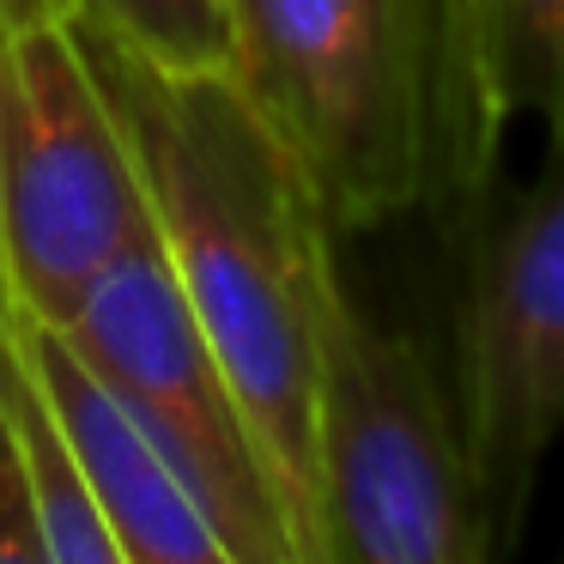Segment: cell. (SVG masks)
<instances>
[{"instance_id": "cell-1", "label": "cell", "mask_w": 564, "mask_h": 564, "mask_svg": "<svg viewBox=\"0 0 564 564\" xmlns=\"http://www.w3.org/2000/svg\"><path fill=\"white\" fill-rule=\"evenodd\" d=\"M128 128L171 273L268 455L297 546H322V358L316 261L328 219L237 79H164L67 7Z\"/></svg>"}, {"instance_id": "cell-6", "label": "cell", "mask_w": 564, "mask_h": 564, "mask_svg": "<svg viewBox=\"0 0 564 564\" xmlns=\"http://www.w3.org/2000/svg\"><path fill=\"white\" fill-rule=\"evenodd\" d=\"M455 425L498 546H516L564 431V171L479 237L455 310Z\"/></svg>"}, {"instance_id": "cell-5", "label": "cell", "mask_w": 564, "mask_h": 564, "mask_svg": "<svg viewBox=\"0 0 564 564\" xmlns=\"http://www.w3.org/2000/svg\"><path fill=\"white\" fill-rule=\"evenodd\" d=\"M62 340L110 382L152 449L207 503L243 564H310L268 455L188 310L159 231L140 237L62 322Z\"/></svg>"}, {"instance_id": "cell-2", "label": "cell", "mask_w": 564, "mask_h": 564, "mask_svg": "<svg viewBox=\"0 0 564 564\" xmlns=\"http://www.w3.org/2000/svg\"><path fill=\"white\" fill-rule=\"evenodd\" d=\"M237 91L334 237L474 195L498 164L474 0H231Z\"/></svg>"}, {"instance_id": "cell-11", "label": "cell", "mask_w": 564, "mask_h": 564, "mask_svg": "<svg viewBox=\"0 0 564 564\" xmlns=\"http://www.w3.org/2000/svg\"><path fill=\"white\" fill-rule=\"evenodd\" d=\"M0 564H55L50 534H43L25 431H19V413L7 401V382H0Z\"/></svg>"}, {"instance_id": "cell-8", "label": "cell", "mask_w": 564, "mask_h": 564, "mask_svg": "<svg viewBox=\"0 0 564 564\" xmlns=\"http://www.w3.org/2000/svg\"><path fill=\"white\" fill-rule=\"evenodd\" d=\"M0 382L7 401L19 413L25 431V455H31V479H37V503H43V534H50V558L55 564H128L122 540H116L110 516H104L91 479L79 474L74 449H67L62 425H55L50 401H43L37 377H31L25 352H19L7 310H0Z\"/></svg>"}, {"instance_id": "cell-9", "label": "cell", "mask_w": 564, "mask_h": 564, "mask_svg": "<svg viewBox=\"0 0 564 564\" xmlns=\"http://www.w3.org/2000/svg\"><path fill=\"white\" fill-rule=\"evenodd\" d=\"M164 79H237L231 0H62Z\"/></svg>"}, {"instance_id": "cell-4", "label": "cell", "mask_w": 564, "mask_h": 564, "mask_svg": "<svg viewBox=\"0 0 564 564\" xmlns=\"http://www.w3.org/2000/svg\"><path fill=\"white\" fill-rule=\"evenodd\" d=\"M128 128L62 0H19L0 62V273L7 310L62 328L152 237Z\"/></svg>"}, {"instance_id": "cell-10", "label": "cell", "mask_w": 564, "mask_h": 564, "mask_svg": "<svg viewBox=\"0 0 564 564\" xmlns=\"http://www.w3.org/2000/svg\"><path fill=\"white\" fill-rule=\"evenodd\" d=\"M503 128L540 116L564 147V0H474Z\"/></svg>"}, {"instance_id": "cell-7", "label": "cell", "mask_w": 564, "mask_h": 564, "mask_svg": "<svg viewBox=\"0 0 564 564\" xmlns=\"http://www.w3.org/2000/svg\"><path fill=\"white\" fill-rule=\"evenodd\" d=\"M7 328L62 425L79 474L98 491L128 564H243L207 516V503L176 479V467L152 449V437L110 394V382L62 340V328L31 322L19 310H7Z\"/></svg>"}, {"instance_id": "cell-3", "label": "cell", "mask_w": 564, "mask_h": 564, "mask_svg": "<svg viewBox=\"0 0 564 564\" xmlns=\"http://www.w3.org/2000/svg\"><path fill=\"white\" fill-rule=\"evenodd\" d=\"M334 243L316 261L328 564H491L498 540L467 474L455 401L425 352L358 304Z\"/></svg>"}, {"instance_id": "cell-12", "label": "cell", "mask_w": 564, "mask_h": 564, "mask_svg": "<svg viewBox=\"0 0 564 564\" xmlns=\"http://www.w3.org/2000/svg\"><path fill=\"white\" fill-rule=\"evenodd\" d=\"M19 0H0V62H7V31H13ZM0 310H7V273H0Z\"/></svg>"}]
</instances>
